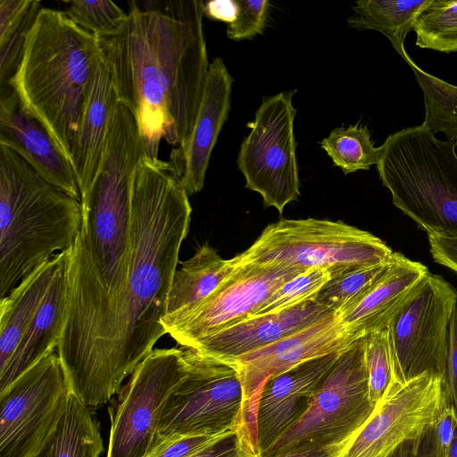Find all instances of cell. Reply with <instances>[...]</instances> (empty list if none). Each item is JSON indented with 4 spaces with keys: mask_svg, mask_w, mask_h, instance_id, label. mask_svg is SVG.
Returning <instances> with one entry per match:
<instances>
[{
    "mask_svg": "<svg viewBox=\"0 0 457 457\" xmlns=\"http://www.w3.org/2000/svg\"><path fill=\"white\" fill-rule=\"evenodd\" d=\"M188 196L170 161L140 157L131 179L125 279L57 346L71 392L91 409L117 395L166 334L162 320L191 221Z\"/></svg>",
    "mask_w": 457,
    "mask_h": 457,
    "instance_id": "obj_1",
    "label": "cell"
},
{
    "mask_svg": "<svg viewBox=\"0 0 457 457\" xmlns=\"http://www.w3.org/2000/svg\"><path fill=\"white\" fill-rule=\"evenodd\" d=\"M204 1H130L122 25L97 38L119 102L134 116L144 154L158 158L162 139L189 137L199 112L208 62Z\"/></svg>",
    "mask_w": 457,
    "mask_h": 457,
    "instance_id": "obj_2",
    "label": "cell"
},
{
    "mask_svg": "<svg viewBox=\"0 0 457 457\" xmlns=\"http://www.w3.org/2000/svg\"><path fill=\"white\" fill-rule=\"evenodd\" d=\"M143 154L136 120L118 102L102 162L81 196V228L67 270L66 325L83 319L125 279L130 249L131 179Z\"/></svg>",
    "mask_w": 457,
    "mask_h": 457,
    "instance_id": "obj_3",
    "label": "cell"
},
{
    "mask_svg": "<svg viewBox=\"0 0 457 457\" xmlns=\"http://www.w3.org/2000/svg\"><path fill=\"white\" fill-rule=\"evenodd\" d=\"M100 60L97 38L64 11L42 7L7 85L22 111L70 161L83 105Z\"/></svg>",
    "mask_w": 457,
    "mask_h": 457,
    "instance_id": "obj_4",
    "label": "cell"
},
{
    "mask_svg": "<svg viewBox=\"0 0 457 457\" xmlns=\"http://www.w3.org/2000/svg\"><path fill=\"white\" fill-rule=\"evenodd\" d=\"M81 202L42 179L15 151L0 145V296L55 254L80 231Z\"/></svg>",
    "mask_w": 457,
    "mask_h": 457,
    "instance_id": "obj_5",
    "label": "cell"
},
{
    "mask_svg": "<svg viewBox=\"0 0 457 457\" xmlns=\"http://www.w3.org/2000/svg\"><path fill=\"white\" fill-rule=\"evenodd\" d=\"M456 145L423 125L389 135L377 164L393 204L428 236L457 237Z\"/></svg>",
    "mask_w": 457,
    "mask_h": 457,
    "instance_id": "obj_6",
    "label": "cell"
},
{
    "mask_svg": "<svg viewBox=\"0 0 457 457\" xmlns=\"http://www.w3.org/2000/svg\"><path fill=\"white\" fill-rule=\"evenodd\" d=\"M242 262L342 270L388 262L394 252L379 237L348 225L313 218L281 219L268 225L245 252Z\"/></svg>",
    "mask_w": 457,
    "mask_h": 457,
    "instance_id": "obj_7",
    "label": "cell"
},
{
    "mask_svg": "<svg viewBox=\"0 0 457 457\" xmlns=\"http://www.w3.org/2000/svg\"><path fill=\"white\" fill-rule=\"evenodd\" d=\"M186 374L166 400L155 444L184 435L244 431V390L234 362L181 347Z\"/></svg>",
    "mask_w": 457,
    "mask_h": 457,
    "instance_id": "obj_8",
    "label": "cell"
},
{
    "mask_svg": "<svg viewBox=\"0 0 457 457\" xmlns=\"http://www.w3.org/2000/svg\"><path fill=\"white\" fill-rule=\"evenodd\" d=\"M375 407L369 395L363 337L339 354L305 412L261 457L303 446L346 445Z\"/></svg>",
    "mask_w": 457,
    "mask_h": 457,
    "instance_id": "obj_9",
    "label": "cell"
},
{
    "mask_svg": "<svg viewBox=\"0 0 457 457\" xmlns=\"http://www.w3.org/2000/svg\"><path fill=\"white\" fill-rule=\"evenodd\" d=\"M295 92L263 97L237 161L245 187L259 193L264 206L275 207L280 214L300 195L294 134L296 110L292 104Z\"/></svg>",
    "mask_w": 457,
    "mask_h": 457,
    "instance_id": "obj_10",
    "label": "cell"
},
{
    "mask_svg": "<svg viewBox=\"0 0 457 457\" xmlns=\"http://www.w3.org/2000/svg\"><path fill=\"white\" fill-rule=\"evenodd\" d=\"M457 291L442 277L428 273L388 323L395 381L424 374L444 380L449 323Z\"/></svg>",
    "mask_w": 457,
    "mask_h": 457,
    "instance_id": "obj_11",
    "label": "cell"
},
{
    "mask_svg": "<svg viewBox=\"0 0 457 457\" xmlns=\"http://www.w3.org/2000/svg\"><path fill=\"white\" fill-rule=\"evenodd\" d=\"M71 393L54 353L0 394V457H34L54 432Z\"/></svg>",
    "mask_w": 457,
    "mask_h": 457,
    "instance_id": "obj_12",
    "label": "cell"
},
{
    "mask_svg": "<svg viewBox=\"0 0 457 457\" xmlns=\"http://www.w3.org/2000/svg\"><path fill=\"white\" fill-rule=\"evenodd\" d=\"M185 374L180 347L154 349L137 365L110 411L106 457H147L157 440L163 405Z\"/></svg>",
    "mask_w": 457,
    "mask_h": 457,
    "instance_id": "obj_13",
    "label": "cell"
},
{
    "mask_svg": "<svg viewBox=\"0 0 457 457\" xmlns=\"http://www.w3.org/2000/svg\"><path fill=\"white\" fill-rule=\"evenodd\" d=\"M303 271L299 268L239 261L235 271L212 295L185 312L164 317L162 323L178 345L193 347L254 316L273 292Z\"/></svg>",
    "mask_w": 457,
    "mask_h": 457,
    "instance_id": "obj_14",
    "label": "cell"
},
{
    "mask_svg": "<svg viewBox=\"0 0 457 457\" xmlns=\"http://www.w3.org/2000/svg\"><path fill=\"white\" fill-rule=\"evenodd\" d=\"M446 403L443 379L437 376L394 381L337 457H390L403 443L435 425Z\"/></svg>",
    "mask_w": 457,
    "mask_h": 457,
    "instance_id": "obj_15",
    "label": "cell"
},
{
    "mask_svg": "<svg viewBox=\"0 0 457 457\" xmlns=\"http://www.w3.org/2000/svg\"><path fill=\"white\" fill-rule=\"evenodd\" d=\"M358 338L333 312L264 348L228 361L237 365L244 390V431L238 439L243 450L260 457L255 415L260 392L268 378L308 360L342 352Z\"/></svg>",
    "mask_w": 457,
    "mask_h": 457,
    "instance_id": "obj_16",
    "label": "cell"
},
{
    "mask_svg": "<svg viewBox=\"0 0 457 457\" xmlns=\"http://www.w3.org/2000/svg\"><path fill=\"white\" fill-rule=\"evenodd\" d=\"M342 352L301 362L266 380L260 392L255 415L260 457L305 412L316 388Z\"/></svg>",
    "mask_w": 457,
    "mask_h": 457,
    "instance_id": "obj_17",
    "label": "cell"
},
{
    "mask_svg": "<svg viewBox=\"0 0 457 457\" xmlns=\"http://www.w3.org/2000/svg\"><path fill=\"white\" fill-rule=\"evenodd\" d=\"M233 79L221 57L210 63L202 103L187 140L170 153L179 180L188 195L200 192L212 149L228 119Z\"/></svg>",
    "mask_w": 457,
    "mask_h": 457,
    "instance_id": "obj_18",
    "label": "cell"
},
{
    "mask_svg": "<svg viewBox=\"0 0 457 457\" xmlns=\"http://www.w3.org/2000/svg\"><path fill=\"white\" fill-rule=\"evenodd\" d=\"M0 145L15 151L46 181L81 202L70 161L42 125L22 111L12 89L2 93L0 100Z\"/></svg>",
    "mask_w": 457,
    "mask_h": 457,
    "instance_id": "obj_19",
    "label": "cell"
},
{
    "mask_svg": "<svg viewBox=\"0 0 457 457\" xmlns=\"http://www.w3.org/2000/svg\"><path fill=\"white\" fill-rule=\"evenodd\" d=\"M333 312H337L312 301L284 312L251 316L190 348L214 358L232 361L264 348Z\"/></svg>",
    "mask_w": 457,
    "mask_h": 457,
    "instance_id": "obj_20",
    "label": "cell"
},
{
    "mask_svg": "<svg viewBox=\"0 0 457 457\" xmlns=\"http://www.w3.org/2000/svg\"><path fill=\"white\" fill-rule=\"evenodd\" d=\"M428 273L424 264L395 252L389 270L361 296L337 312L341 322L357 337L386 327Z\"/></svg>",
    "mask_w": 457,
    "mask_h": 457,
    "instance_id": "obj_21",
    "label": "cell"
},
{
    "mask_svg": "<svg viewBox=\"0 0 457 457\" xmlns=\"http://www.w3.org/2000/svg\"><path fill=\"white\" fill-rule=\"evenodd\" d=\"M118 102L110 74L100 57L83 105L70 159L81 196L89 189L102 162Z\"/></svg>",
    "mask_w": 457,
    "mask_h": 457,
    "instance_id": "obj_22",
    "label": "cell"
},
{
    "mask_svg": "<svg viewBox=\"0 0 457 457\" xmlns=\"http://www.w3.org/2000/svg\"><path fill=\"white\" fill-rule=\"evenodd\" d=\"M70 257L71 253L57 270L46 297L11 360L0 372V394L57 349L66 317Z\"/></svg>",
    "mask_w": 457,
    "mask_h": 457,
    "instance_id": "obj_23",
    "label": "cell"
},
{
    "mask_svg": "<svg viewBox=\"0 0 457 457\" xmlns=\"http://www.w3.org/2000/svg\"><path fill=\"white\" fill-rule=\"evenodd\" d=\"M71 249L55 254L0 299V372L11 360Z\"/></svg>",
    "mask_w": 457,
    "mask_h": 457,
    "instance_id": "obj_24",
    "label": "cell"
},
{
    "mask_svg": "<svg viewBox=\"0 0 457 457\" xmlns=\"http://www.w3.org/2000/svg\"><path fill=\"white\" fill-rule=\"evenodd\" d=\"M169 292L164 317H170L198 304L212 295L239 265L237 256L225 260L207 243L188 260L180 262Z\"/></svg>",
    "mask_w": 457,
    "mask_h": 457,
    "instance_id": "obj_25",
    "label": "cell"
},
{
    "mask_svg": "<svg viewBox=\"0 0 457 457\" xmlns=\"http://www.w3.org/2000/svg\"><path fill=\"white\" fill-rule=\"evenodd\" d=\"M103 451L98 421L71 392L54 432L34 457H99Z\"/></svg>",
    "mask_w": 457,
    "mask_h": 457,
    "instance_id": "obj_26",
    "label": "cell"
},
{
    "mask_svg": "<svg viewBox=\"0 0 457 457\" xmlns=\"http://www.w3.org/2000/svg\"><path fill=\"white\" fill-rule=\"evenodd\" d=\"M429 0H360L353 4V14L347 19L350 27L374 29L385 35L403 58L407 53L404 40L413 30L419 12Z\"/></svg>",
    "mask_w": 457,
    "mask_h": 457,
    "instance_id": "obj_27",
    "label": "cell"
},
{
    "mask_svg": "<svg viewBox=\"0 0 457 457\" xmlns=\"http://www.w3.org/2000/svg\"><path fill=\"white\" fill-rule=\"evenodd\" d=\"M37 0H0V80L4 87L17 69L27 36L41 10Z\"/></svg>",
    "mask_w": 457,
    "mask_h": 457,
    "instance_id": "obj_28",
    "label": "cell"
},
{
    "mask_svg": "<svg viewBox=\"0 0 457 457\" xmlns=\"http://www.w3.org/2000/svg\"><path fill=\"white\" fill-rule=\"evenodd\" d=\"M403 59L411 68L424 94L425 119L421 125L443 132L457 145V86L427 73L406 53Z\"/></svg>",
    "mask_w": 457,
    "mask_h": 457,
    "instance_id": "obj_29",
    "label": "cell"
},
{
    "mask_svg": "<svg viewBox=\"0 0 457 457\" xmlns=\"http://www.w3.org/2000/svg\"><path fill=\"white\" fill-rule=\"evenodd\" d=\"M320 146L345 175L370 170L381 157V146L374 145L369 129L360 123L332 129Z\"/></svg>",
    "mask_w": 457,
    "mask_h": 457,
    "instance_id": "obj_30",
    "label": "cell"
},
{
    "mask_svg": "<svg viewBox=\"0 0 457 457\" xmlns=\"http://www.w3.org/2000/svg\"><path fill=\"white\" fill-rule=\"evenodd\" d=\"M413 31L420 48L457 52V0H429L419 12Z\"/></svg>",
    "mask_w": 457,
    "mask_h": 457,
    "instance_id": "obj_31",
    "label": "cell"
},
{
    "mask_svg": "<svg viewBox=\"0 0 457 457\" xmlns=\"http://www.w3.org/2000/svg\"><path fill=\"white\" fill-rule=\"evenodd\" d=\"M393 259L388 262L350 268L331 275L315 302L333 312L341 311L372 287L389 270Z\"/></svg>",
    "mask_w": 457,
    "mask_h": 457,
    "instance_id": "obj_32",
    "label": "cell"
},
{
    "mask_svg": "<svg viewBox=\"0 0 457 457\" xmlns=\"http://www.w3.org/2000/svg\"><path fill=\"white\" fill-rule=\"evenodd\" d=\"M369 395L376 405L395 381L388 325L364 337Z\"/></svg>",
    "mask_w": 457,
    "mask_h": 457,
    "instance_id": "obj_33",
    "label": "cell"
},
{
    "mask_svg": "<svg viewBox=\"0 0 457 457\" xmlns=\"http://www.w3.org/2000/svg\"><path fill=\"white\" fill-rule=\"evenodd\" d=\"M329 279L330 272L328 270H305L273 292L255 315L277 313L315 301L319 292Z\"/></svg>",
    "mask_w": 457,
    "mask_h": 457,
    "instance_id": "obj_34",
    "label": "cell"
},
{
    "mask_svg": "<svg viewBox=\"0 0 457 457\" xmlns=\"http://www.w3.org/2000/svg\"><path fill=\"white\" fill-rule=\"evenodd\" d=\"M64 11L69 18L96 38L115 32L127 18V12L110 0H73Z\"/></svg>",
    "mask_w": 457,
    "mask_h": 457,
    "instance_id": "obj_35",
    "label": "cell"
},
{
    "mask_svg": "<svg viewBox=\"0 0 457 457\" xmlns=\"http://www.w3.org/2000/svg\"><path fill=\"white\" fill-rule=\"evenodd\" d=\"M236 19L228 25L227 36L232 40L252 39L266 28L270 12L267 0H236Z\"/></svg>",
    "mask_w": 457,
    "mask_h": 457,
    "instance_id": "obj_36",
    "label": "cell"
},
{
    "mask_svg": "<svg viewBox=\"0 0 457 457\" xmlns=\"http://www.w3.org/2000/svg\"><path fill=\"white\" fill-rule=\"evenodd\" d=\"M234 436L235 432H224L172 436L155 444L147 457H192Z\"/></svg>",
    "mask_w": 457,
    "mask_h": 457,
    "instance_id": "obj_37",
    "label": "cell"
},
{
    "mask_svg": "<svg viewBox=\"0 0 457 457\" xmlns=\"http://www.w3.org/2000/svg\"><path fill=\"white\" fill-rule=\"evenodd\" d=\"M443 383L447 403L454 408L457 414V304L448 328Z\"/></svg>",
    "mask_w": 457,
    "mask_h": 457,
    "instance_id": "obj_38",
    "label": "cell"
},
{
    "mask_svg": "<svg viewBox=\"0 0 457 457\" xmlns=\"http://www.w3.org/2000/svg\"><path fill=\"white\" fill-rule=\"evenodd\" d=\"M434 261L457 273V237L428 236Z\"/></svg>",
    "mask_w": 457,
    "mask_h": 457,
    "instance_id": "obj_39",
    "label": "cell"
},
{
    "mask_svg": "<svg viewBox=\"0 0 457 457\" xmlns=\"http://www.w3.org/2000/svg\"><path fill=\"white\" fill-rule=\"evenodd\" d=\"M448 449L439 440L433 425L418 437L411 457H447Z\"/></svg>",
    "mask_w": 457,
    "mask_h": 457,
    "instance_id": "obj_40",
    "label": "cell"
},
{
    "mask_svg": "<svg viewBox=\"0 0 457 457\" xmlns=\"http://www.w3.org/2000/svg\"><path fill=\"white\" fill-rule=\"evenodd\" d=\"M204 15L208 18L230 24L237 16L236 0H214L204 2Z\"/></svg>",
    "mask_w": 457,
    "mask_h": 457,
    "instance_id": "obj_41",
    "label": "cell"
},
{
    "mask_svg": "<svg viewBox=\"0 0 457 457\" xmlns=\"http://www.w3.org/2000/svg\"><path fill=\"white\" fill-rule=\"evenodd\" d=\"M345 445L303 446L290 449L271 457H337Z\"/></svg>",
    "mask_w": 457,
    "mask_h": 457,
    "instance_id": "obj_42",
    "label": "cell"
},
{
    "mask_svg": "<svg viewBox=\"0 0 457 457\" xmlns=\"http://www.w3.org/2000/svg\"><path fill=\"white\" fill-rule=\"evenodd\" d=\"M242 449L236 436L208 448L192 457H228Z\"/></svg>",
    "mask_w": 457,
    "mask_h": 457,
    "instance_id": "obj_43",
    "label": "cell"
},
{
    "mask_svg": "<svg viewBox=\"0 0 457 457\" xmlns=\"http://www.w3.org/2000/svg\"><path fill=\"white\" fill-rule=\"evenodd\" d=\"M447 457H457V431L449 446Z\"/></svg>",
    "mask_w": 457,
    "mask_h": 457,
    "instance_id": "obj_44",
    "label": "cell"
},
{
    "mask_svg": "<svg viewBox=\"0 0 457 457\" xmlns=\"http://www.w3.org/2000/svg\"><path fill=\"white\" fill-rule=\"evenodd\" d=\"M228 457H251V456H249L242 449H239L237 452H236L235 453H233L232 455H230Z\"/></svg>",
    "mask_w": 457,
    "mask_h": 457,
    "instance_id": "obj_45",
    "label": "cell"
}]
</instances>
